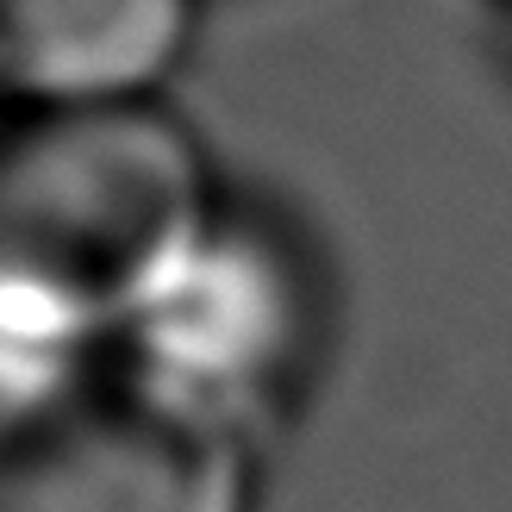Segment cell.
<instances>
[{
	"label": "cell",
	"mask_w": 512,
	"mask_h": 512,
	"mask_svg": "<svg viewBox=\"0 0 512 512\" xmlns=\"http://www.w3.org/2000/svg\"><path fill=\"white\" fill-rule=\"evenodd\" d=\"M225 200L157 100L19 107L0 125V388L19 413L132 344Z\"/></svg>",
	"instance_id": "6da1fadb"
},
{
	"label": "cell",
	"mask_w": 512,
	"mask_h": 512,
	"mask_svg": "<svg viewBox=\"0 0 512 512\" xmlns=\"http://www.w3.org/2000/svg\"><path fill=\"white\" fill-rule=\"evenodd\" d=\"M319 344V288L275 225L232 213L125 344V381L250 438L300 388Z\"/></svg>",
	"instance_id": "7a4b0ae2"
},
{
	"label": "cell",
	"mask_w": 512,
	"mask_h": 512,
	"mask_svg": "<svg viewBox=\"0 0 512 512\" xmlns=\"http://www.w3.org/2000/svg\"><path fill=\"white\" fill-rule=\"evenodd\" d=\"M0 512H256L250 438L138 381H82L19 413Z\"/></svg>",
	"instance_id": "3957f363"
},
{
	"label": "cell",
	"mask_w": 512,
	"mask_h": 512,
	"mask_svg": "<svg viewBox=\"0 0 512 512\" xmlns=\"http://www.w3.org/2000/svg\"><path fill=\"white\" fill-rule=\"evenodd\" d=\"M194 19L200 0H0V88L13 107L157 100Z\"/></svg>",
	"instance_id": "277c9868"
},
{
	"label": "cell",
	"mask_w": 512,
	"mask_h": 512,
	"mask_svg": "<svg viewBox=\"0 0 512 512\" xmlns=\"http://www.w3.org/2000/svg\"><path fill=\"white\" fill-rule=\"evenodd\" d=\"M13 113H19V107H13V94H7V88H0V125H7Z\"/></svg>",
	"instance_id": "5b68a950"
},
{
	"label": "cell",
	"mask_w": 512,
	"mask_h": 512,
	"mask_svg": "<svg viewBox=\"0 0 512 512\" xmlns=\"http://www.w3.org/2000/svg\"><path fill=\"white\" fill-rule=\"evenodd\" d=\"M500 7H506V25H512V0H500Z\"/></svg>",
	"instance_id": "8992f818"
}]
</instances>
